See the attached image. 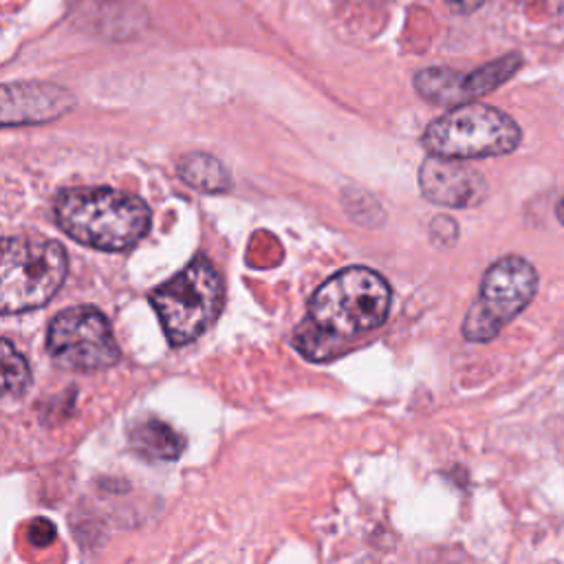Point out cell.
Masks as SVG:
<instances>
[{"mask_svg": "<svg viewBox=\"0 0 564 564\" xmlns=\"http://www.w3.org/2000/svg\"><path fill=\"white\" fill-rule=\"evenodd\" d=\"M556 219L560 221V225H564V194H562L558 205H556Z\"/></svg>", "mask_w": 564, "mask_h": 564, "instance_id": "obj_16", "label": "cell"}, {"mask_svg": "<svg viewBox=\"0 0 564 564\" xmlns=\"http://www.w3.org/2000/svg\"><path fill=\"white\" fill-rule=\"evenodd\" d=\"M485 3L487 0H446V5L452 9V12L461 16L474 14L476 9H481Z\"/></svg>", "mask_w": 564, "mask_h": 564, "instance_id": "obj_15", "label": "cell"}, {"mask_svg": "<svg viewBox=\"0 0 564 564\" xmlns=\"http://www.w3.org/2000/svg\"><path fill=\"white\" fill-rule=\"evenodd\" d=\"M223 278L208 258H194L192 263L159 285L150 302L164 324L172 346L190 344L212 327L223 309Z\"/></svg>", "mask_w": 564, "mask_h": 564, "instance_id": "obj_5", "label": "cell"}, {"mask_svg": "<svg viewBox=\"0 0 564 564\" xmlns=\"http://www.w3.org/2000/svg\"><path fill=\"white\" fill-rule=\"evenodd\" d=\"M69 271L64 247L49 238L9 236L0 260V309L5 316L38 309L58 294Z\"/></svg>", "mask_w": 564, "mask_h": 564, "instance_id": "obj_3", "label": "cell"}, {"mask_svg": "<svg viewBox=\"0 0 564 564\" xmlns=\"http://www.w3.org/2000/svg\"><path fill=\"white\" fill-rule=\"evenodd\" d=\"M56 221L73 241L100 252H124L148 234L153 214L133 194L113 188H71L56 199Z\"/></svg>", "mask_w": 564, "mask_h": 564, "instance_id": "obj_2", "label": "cell"}, {"mask_svg": "<svg viewBox=\"0 0 564 564\" xmlns=\"http://www.w3.org/2000/svg\"><path fill=\"white\" fill-rule=\"evenodd\" d=\"M388 282L373 269L349 267L313 294L309 316L296 329L298 351L313 362L340 355L351 340L382 327L390 309Z\"/></svg>", "mask_w": 564, "mask_h": 564, "instance_id": "obj_1", "label": "cell"}, {"mask_svg": "<svg viewBox=\"0 0 564 564\" xmlns=\"http://www.w3.org/2000/svg\"><path fill=\"white\" fill-rule=\"evenodd\" d=\"M523 141L516 119L494 106L470 102L435 119L421 137L430 155L446 159H487L514 153Z\"/></svg>", "mask_w": 564, "mask_h": 564, "instance_id": "obj_4", "label": "cell"}, {"mask_svg": "<svg viewBox=\"0 0 564 564\" xmlns=\"http://www.w3.org/2000/svg\"><path fill=\"white\" fill-rule=\"evenodd\" d=\"M47 351L69 371H102L119 360L111 324L93 307L60 311L47 331Z\"/></svg>", "mask_w": 564, "mask_h": 564, "instance_id": "obj_7", "label": "cell"}, {"mask_svg": "<svg viewBox=\"0 0 564 564\" xmlns=\"http://www.w3.org/2000/svg\"><path fill=\"white\" fill-rule=\"evenodd\" d=\"M0 360H3V390L7 397H23L31 384V371L23 355H20L14 344L3 340L0 344Z\"/></svg>", "mask_w": 564, "mask_h": 564, "instance_id": "obj_13", "label": "cell"}, {"mask_svg": "<svg viewBox=\"0 0 564 564\" xmlns=\"http://www.w3.org/2000/svg\"><path fill=\"white\" fill-rule=\"evenodd\" d=\"M73 97L51 84H7L3 89V122L38 124L64 115L71 108Z\"/></svg>", "mask_w": 564, "mask_h": 564, "instance_id": "obj_10", "label": "cell"}, {"mask_svg": "<svg viewBox=\"0 0 564 564\" xmlns=\"http://www.w3.org/2000/svg\"><path fill=\"white\" fill-rule=\"evenodd\" d=\"M419 188L443 208H476L487 197V181L468 161L430 155L419 168Z\"/></svg>", "mask_w": 564, "mask_h": 564, "instance_id": "obj_9", "label": "cell"}, {"mask_svg": "<svg viewBox=\"0 0 564 564\" xmlns=\"http://www.w3.org/2000/svg\"><path fill=\"white\" fill-rule=\"evenodd\" d=\"M29 538H31V542H34V545L45 547V545H49L53 538H56V529H53V525L47 523V520L40 518V520H36L34 525H31Z\"/></svg>", "mask_w": 564, "mask_h": 564, "instance_id": "obj_14", "label": "cell"}, {"mask_svg": "<svg viewBox=\"0 0 564 564\" xmlns=\"http://www.w3.org/2000/svg\"><path fill=\"white\" fill-rule=\"evenodd\" d=\"M130 443L141 457L150 461H175L186 448V439L159 419H148L135 426L130 432Z\"/></svg>", "mask_w": 564, "mask_h": 564, "instance_id": "obj_11", "label": "cell"}, {"mask_svg": "<svg viewBox=\"0 0 564 564\" xmlns=\"http://www.w3.org/2000/svg\"><path fill=\"white\" fill-rule=\"evenodd\" d=\"M520 3H538V0H520Z\"/></svg>", "mask_w": 564, "mask_h": 564, "instance_id": "obj_17", "label": "cell"}, {"mask_svg": "<svg viewBox=\"0 0 564 564\" xmlns=\"http://www.w3.org/2000/svg\"><path fill=\"white\" fill-rule=\"evenodd\" d=\"M520 67H523V56L509 53L470 75L452 69H426L417 73L415 89L426 102L457 108L496 91L498 86L512 80Z\"/></svg>", "mask_w": 564, "mask_h": 564, "instance_id": "obj_8", "label": "cell"}, {"mask_svg": "<svg viewBox=\"0 0 564 564\" xmlns=\"http://www.w3.org/2000/svg\"><path fill=\"white\" fill-rule=\"evenodd\" d=\"M538 291V271L523 256H503L485 271L481 294L463 320L465 340L485 344L523 313Z\"/></svg>", "mask_w": 564, "mask_h": 564, "instance_id": "obj_6", "label": "cell"}, {"mask_svg": "<svg viewBox=\"0 0 564 564\" xmlns=\"http://www.w3.org/2000/svg\"><path fill=\"white\" fill-rule=\"evenodd\" d=\"M177 170L179 177L194 190L212 194V192H225L232 186L230 175H227V170L223 168L221 161L210 155L203 153L186 155L177 164Z\"/></svg>", "mask_w": 564, "mask_h": 564, "instance_id": "obj_12", "label": "cell"}]
</instances>
